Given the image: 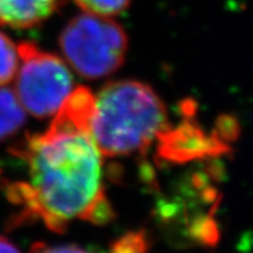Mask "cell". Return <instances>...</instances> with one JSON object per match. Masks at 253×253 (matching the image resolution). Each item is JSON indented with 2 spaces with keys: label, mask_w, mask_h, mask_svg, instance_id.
Wrapping results in <instances>:
<instances>
[{
  "label": "cell",
  "mask_w": 253,
  "mask_h": 253,
  "mask_svg": "<svg viewBox=\"0 0 253 253\" xmlns=\"http://www.w3.org/2000/svg\"><path fill=\"white\" fill-rule=\"evenodd\" d=\"M167 126L166 105L147 84L118 80L94 96L90 134L102 157L143 154Z\"/></svg>",
  "instance_id": "obj_2"
},
{
  "label": "cell",
  "mask_w": 253,
  "mask_h": 253,
  "mask_svg": "<svg viewBox=\"0 0 253 253\" xmlns=\"http://www.w3.org/2000/svg\"><path fill=\"white\" fill-rule=\"evenodd\" d=\"M16 96L24 110L37 118L52 117L73 90V77L60 57L29 42L17 45Z\"/></svg>",
  "instance_id": "obj_4"
},
{
  "label": "cell",
  "mask_w": 253,
  "mask_h": 253,
  "mask_svg": "<svg viewBox=\"0 0 253 253\" xmlns=\"http://www.w3.org/2000/svg\"><path fill=\"white\" fill-rule=\"evenodd\" d=\"M24 107L16 93L9 88L0 85V141L13 136L25 124Z\"/></svg>",
  "instance_id": "obj_7"
},
{
  "label": "cell",
  "mask_w": 253,
  "mask_h": 253,
  "mask_svg": "<svg viewBox=\"0 0 253 253\" xmlns=\"http://www.w3.org/2000/svg\"><path fill=\"white\" fill-rule=\"evenodd\" d=\"M18 53L17 45L5 34L0 33V85L9 83L18 69Z\"/></svg>",
  "instance_id": "obj_8"
},
{
  "label": "cell",
  "mask_w": 253,
  "mask_h": 253,
  "mask_svg": "<svg viewBox=\"0 0 253 253\" xmlns=\"http://www.w3.org/2000/svg\"><path fill=\"white\" fill-rule=\"evenodd\" d=\"M94 94L78 87L43 133L27 136L13 154L27 164V180L7 187L20 207L16 225L40 221L65 233L77 220L103 225L114 217L102 176V154L90 134Z\"/></svg>",
  "instance_id": "obj_1"
},
{
  "label": "cell",
  "mask_w": 253,
  "mask_h": 253,
  "mask_svg": "<svg viewBox=\"0 0 253 253\" xmlns=\"http://www.w3.org/2000/svg\"><path fill=\"white\" fill-rule=\"evenodd\" d=\"M60 48L70 66L88 79L115 73L126 60L128 38L111 17L83 13L63 27Z\"/></svg>",
  "instance_id": "obj_3"
},
{
  "label": "cell",
  "mask_w": 253,
  "mask_h": 253,
  "mask_svg": "<svg viewBox=\"0 0 253 253\" xmlns=\"http://www.w3.org/2000/svg\"><path fill=\"white\" fill-rule=\"evenodd\" d=\"M149 239L145 231H130L111 244L110 253H147Z\"/></svg>",
  "instance_id": "obj_10"
},
{
  "label": "cell",
  "mask_w": 253,
  "mask_h": 253,
  "mask_svg": "<svg viewBox=\"0 0 253 253\" xmlns=\"http://www.w3.org/2000/svg\"><path fill=\"white\" fill-rule=\"evenodd\" d=\"M187 105L189 113L185 119L176 126H167L158 137V157L163 162L173 164H185L195 160L221 157L230 153L227 142L216 126L212 132H206L194 120L191 107Z\"/></svg>",
  "instance_id": "obj_5"
},
{
  "label": "cell",
  "mask_w": 253,
  "mask_h": 253,
  "mask_svg": "<svg viewBox=\"0 0 253 253\" xmlns=\"http://www.w3.org/2000/svg\"><path fill=\"white\" fill-rule=\"evenodd\" d=\"M0 253H21L16 246L10 243L5 238H0Z\"/></svg>",
  "instance_id": "obj_12"
},
{
  "label": "cell",
  "mask_w": 253,
  "mask_h": 253,
  "mask_svg": "<svg viewBox=\"0 0 253 253\" xmlns=\"http://www.w3.org/2000/svg\"><path fill=\"white\" fill-rule=\"evenodd\" d=\"M85 13L102 17H113L123 13L132 0H74Z\"/></svg>",
  "instance_id": "obj_9"
},
{
  "label": "cell",
  "mask_w": 253,
  "mask_h": 253,
  "mask_svg": "<svg viewBox=\"0 0 253 253\" xmlns=\"http://www.w3.org/2000/svg\"><path fill=\"white\" fill-rule=\"evenodd\" d=\"M29 253H92L77 246H50L47 243H35Z\"/></svg>",
  "instance_id": "obj_11"
},
{
  "label": "cell",
  "mask_w": 253,
  "mask_h": 253,
  "mask_svg": "<svg viewBox=\"0 0 253 253\" xmlns=\"http://www.w3.org/2000/svg\"><path fill=\"white\" fill-rule=\"evenodd\" d=\"M63 0H0V24L29 29L49 18Z\"/></svg>",
  "instance_id": "obj_6"
}]
</instances>
